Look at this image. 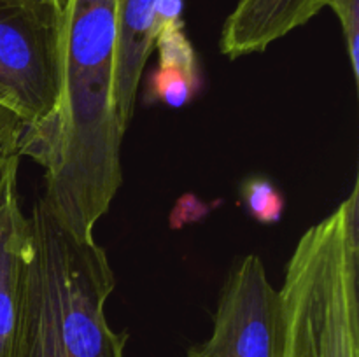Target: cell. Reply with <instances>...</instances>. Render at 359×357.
Returning a JSON list of instances; mask_svg holds the SVG:
<instances>
[{
	"mask_svg": "<svg viewBox=\"0 0 359 357\" xmlns=\"http://www.w3.org/2000/svg\"><path fill=\"white\" fill-rule=\"evenodd\" d=\"M116 55L118 0H65L58 105L18 139V154L44 170L42 203L81 240L93 238L123 184Z\"/></svg>",
	"mask_w": 359,
	"mask_h": 357,
	"instance_id": "6da1fadb",
	"label": "cell"
},
{
	"mask_svg": "<svg viewBox=\"0 0 359 357\" xmlns=\"http://www.w3.org/2000/svg\"><path fill=\"white\" fill-rule=\"evenodd\" d=\"M25 296L14 357H125L105 304L116 279L104 248L81 240L39 198L28 216Z\"/></svg>",
	"mask_w": 359,
	"mask_h": 357,
	"instance_id": "7a4b0ae2",
	"label": "cell"
},
{
	"mask_svg": "<svg viewBox=\"0 0 359 357\" xmlns=\"http://www.w3.org/2000/svg\"><path fill=\"white\" fill-rule=\"evenodd\" d=\"M359 189L298 240L279 289L284 357H359Z\"/></svg>",
	"mask_w": 359,
	"mask_h": 357,
	"instance_id": "3957f363",
	"label": "cell"
},
{
	"mask_svg": "<svg viewBox=\"0 0 359 357\" xmlns=\"http://www.w3.org/2000/svg\"><path fill=\"white\" fill-rule=\"evenodd\" d=\"M62 10L48 0H0V104L44 126L60 100ZM20 133V135H21Z\"/></svg>",
	"mask_w": 359,
	"mask_h": 357,
	"instance_id": "277c9868",
	"label": "cell"
},
{
	"mask_svg": "<svg viewBox=\"0 0 359 357\" xmlns=\"http://www.w3.org/2000/svg\"><path fill=\"white\" fill-rule=\"evenodd\" d=\"M286 326L279 290L255 254L238 259L228 272L205 342L184 357H284Z\"/></svg>",
	"mask_w": 359,
	"mask_h": 357,
	"instance_id": "5b68a950",
	"label": "cell"
},
{
	"mask_svg": "<svg viewBox=\"0 0 359 357\" xmlns=\"http://www.w3.org/2000/svg\"><path fill=\"white\" fill-rule=\"evenodd\" d=\"M328 0H238L221 30L219 49L224 56L263 52L290 31L307 24Z\"/></svg>",
	"mask_w": 359,
	"mask_h": 357,
	"instance_id": "8992f818",
	"label": "cell"
},
{
	"mask_svg": "<svg viewBox=\"0 0 359 357\" xmlns=\"http://www.w3.org/2000/svg\"><path fill=\"white\" fill-rule=\"evenodd\" d=\"M28 247L30 226L14 181L0 200V357H14L16 350Z\"/></svg>",
	"mask_w": 359,
	"mask_h": 357,
	"instance_id": "52a82bcc",
	"label": "cell"
},
{
	"mask_svg": "<svg viewBox=\"0 0 359 357\" xmlns=\"http://www.w3.org/2000/svg\"><path fill=\"white\" fill-rule=\"evenodd\" d=\"M161 0H118V55H116V102L123 128L135 112L144 69L154 49Z\"/></svg>",
	"mask_w": 359,
	"mask_h": 357,
	"instance_id": "ba28073f",
	"label": "cell"
},
{
	"mask_svg": "<svg viewBox=\"0 0 359 357\" xmlns=\"http://www.w3.org/2000/svg\"><path fill=\"white\" fill-rule=\"evenodd\" d=\"M242 200L248 212L258 223L273 224L280 219L284 198L279 189L265 177H249L242 184Z\"/></svg>",
	"mask_w": 359,
	"mask_h": 357,
	"instance_id": "9c48e42d",
	"label": "cell"
},
{
	"mask_svg": "<svg viewBox=\"0 0 359 357\" xmlns=\"http://www.w3.org/2000/svg\"><path fill=\"white\" fill-rule=\"evenodd\" d=\"M326 7H332L342 27L344 42L349 56L354 80L359 79V0H328Z\"/></svg>",
	"mask_w": 359,
	"mask_h": 357,
	"instance_id": "30bf717a",
	"label": "cell"
},
{
	"mask_svg": "<svg viewBox=\"0 0 359 357\" xmlns=\"http://www.w3.org/2000/svg\"><path fill=\"white\" fill-rule=\"evenodd\" d=\"M20 158L14 144H0V200L6 195L7 188L18 181Z\"/></svg>",
	"mask_w": 359,
	"mask_h": 357,
	"instance_id": "8fae6325",
	"label": "cell"
},
{
	"mask_svg": "<svg viewBox=\"0 0 359 357\" xmlns=\"http://www.w3.org/2000/svg\"><path fill=\"white\" fill-rule=\"evenodd\" d=\"M23 130V122L11 108L0 104V144H14L18 149V139Z\"/></svg>",
	"mask_w": 359,
	"mask_h": 357,
	"instance_id": "7c38bea8",
	"label": "cell"
},
{
	"mask_svg": "<svg viewBox=\"0 0 359 357\" xmlns=\"http://www.w3.org/2000/svg\"><path fill=\"white\" fill-rule=\"evenodd\" d=\"M48 2H51L53 6L58 7L60 10H62V9H63V6H65V0H48Z\"/></svg>",
	"mask_w": 359,
	"mask_h": 357,
	"instance_id": "4fadbf2b",
	"label": "cell"
}]
</instances>
